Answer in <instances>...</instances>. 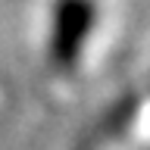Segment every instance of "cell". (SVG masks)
<instances>
[{"mask_svg":"<svg viewBox=\"0 0 150 150\" xmlns=\"http://www.w3.org/2000/svg\"><path fill=\"white\" fill-rule=\"evenodd\" d=\"M131 112H134V103H122L119 110H116V116H112L110 122H106V125H100V131H97V138L91 141V144H88V147L84 150H103L106 147V144H110L112 138H116V134H119L122 128H125V125H128V119H131Z\"/></svg>","mask_w":150,"mask_h":150,"instance_id":"2","label":"cell"},{"mask_svg":"<svg viewBox=\"0 0 150 150\" xmlns=\"http://www.w3.org/2000/svg\"><path fill=\"white\" fill-rule=\"evenodd\" d=\"M94 19H97L94 0H59L56 3L53 31L47 41V56L59 72L72 69L81 59L84 41L91 38V28H94Z\"/></svg>","mask_w":150,"mask_h":150,"instance_id":"1","label":"cell"}]
</instances>
